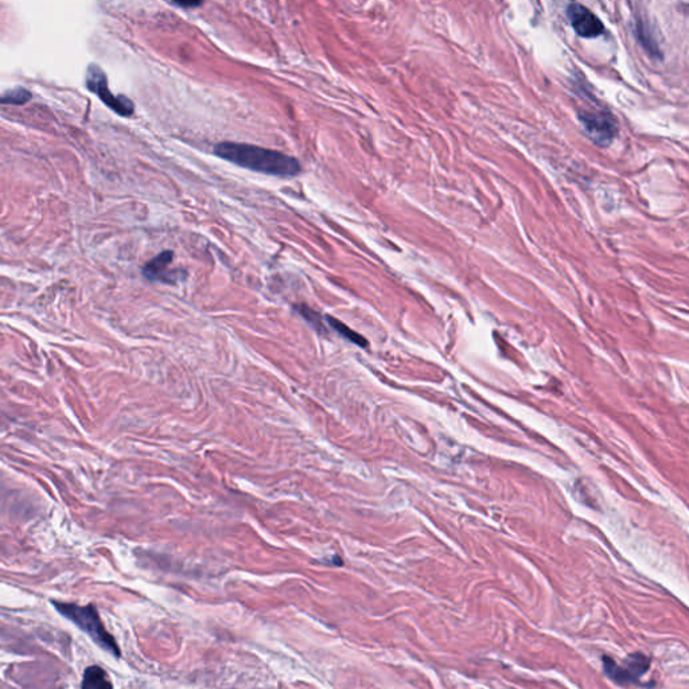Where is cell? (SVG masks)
<instances>
[{
    "instance_id": "6da1fadb",
    "label": "cell",
    "mask_w": 689,
    "mask_h": 689,
    "mask_svg": "<svg viewBox=\"0 0 689 689\" xmlns=\"http://www.w3.org/2000/svg\"><path fill=\"white\" fill-rule=\"evenodd\" d=\"M214 154L251 172L275 176H295L302 170L293 156L253 144L223 141L214 146Z\"/></svg>"
},
{
    "instance_id": "7a4b0ae2",
    "label": "cell",
    "mask_w": 689,
    "mask_h": 689,
    "mask_svg": "<svg viewBox=\"0 0 689 689\" xmlns=\"http://www.w3.org/2000/svg\"><path fill=\"white\" fill-rule=\"evenodd\" d=\"M52 603L62 617L73 622L80 630L86 633V636H89V638L105 652L111 653L113 657H120V649L118 642L104 627L103 620L100 618L99 611L96 610L95 606L92 604L78 606L73 603H62L58 601H52Z\"/></svg>"
},
{
    "instance_id": "3957f363",
    "label": "cell",
    "mask_w": 689,
    "mask_h": 689,
    "mask_svg": "<svg viewBox=\"0 0 689 689\" xmlns=\"http://www.w3.org/2000/svg\"><path fill=\"white\" fill-rule=\"evenodd\" d=\"M578 116L588 138L599 147L610 146L618 134L617 119L606 109H582Z\"/></svg>"
},
{
    "instance_id": "277c9868",
    "label": "cell",
    "mask_w": 689,
    "mask_h": 689,
    "mask_svg": "<svg viewBox=\"0 0 689 689\" xmlns=\"http://www.w3.org/2000/svg\"><path fill=\"white\" fill-rule=\"evenodd\" d=\"M602 662L606 674L620 685L637 683L650 668V658L641 652L629 655L620 665L608 655H603Z\"/></svg>"
},
{
    "instance_id": "5b68a950",
    "label": "cell",
    "mask_w": 689,
    "mask_h": 689,
    "mask_svg": "<svg viewBox=\"0 0 689 689\" xmlns=\"http://www.w3.org/2000/svg\"><path fill=\"white\" fill-rule=\"evenodd\" d=\"M86 86L90 92L99 96V99L113 112L123 118L134 115V103L125 96H115L108 88V80L103 70L97 65H90L86 71Z\"/></svg>"
},
{
    "instance_id": "8992f818",
    "label": "cell",
    "mask_w": 689,
    "mask_h": 689,
    "mask_svg": "<svg viewBox=\"0 0 689 689\" xmlns=\"http://www.w3.org/2000/svg\"><path fill=\"white\" fill-rule=\"evenodd\" d=\"M567 18L575 33L582 38H597L604 33V25L591 10L580 3L567 6Z\"/></svg>"
},
{
    "instance_id": "52a82bcc",
    "label": "cell",
    "mask_w": 689,
    "mask_h": 689,
    "mask_svg": "<svg viewBox=\"0 0 689 689\" xmlns=\"http://www.w3.org/2000/svg\"><path fill=\"white\" fill-rule=\"evenodd\" d=\"M172 251H163L143 267V275L151 281L174 284L179 280V271L172 270Z\"/></svg>"
},
{
    "instance_id": "ba28073f",
    "label": "cell",
    "mask_w": 689,
    "mask_h": 689,
    "mask_svg": "<svg viewBox=\"0 0 689 689\" xmlns=\"http://www.w3.org/2000/svg\"><path fill=\"white\" fill-rule=\"evenodd\" d=\"M83 689H113L109 676L99 665H92L86 668L81 683Z\"/></svg>"
},
{
    "instance_id": "9c48e42d",
    "label": "cell",
    "mask_w": 689,
    "mask_h": 689,
    "mask_svg": "<svg viewBox=\"0 0 689 689\" xmlns=\"http://www.w3.org/2000/svg\"><path fill=\"white\" fill-rule=\"evenodd\" d=\"M634 25H636V27H634V35L637 36L638 42L643 46V49L649 53L650 55L661 58V54L662 53L660 50L658 43L655 42V35L650 32L648 23H645V22L637 19V22H634Z\"/></svg>"
},
{
    "instance_id": "30bf717a",
    "label": "cell",
    "mask_w": 689,
    "mask_h": 689,
    "mask_svg": "<svg viewBox=\"0 0 689 689\" xmlns=\"http://www.w3.org/2000/svg\"><path fill=\"white\" fill-rule=\"evenodd\" d=\"M325 319H326V322L330 325V328L335 330L338 334H341L344 340H347V341H350L353 344H359V346H362V347H366L368 346V341L362 337L361 334H359L354 330L347 328L344 322H341V321H338V319H335L334 316H330V315H326Z\"/></svg>"
},
{
    "instance_id": "8fae6325",
    "label": "cell",
    "mask_w": 689,
    "mask_h": 689,
    "mask_svg": "<svg viewBox=\"0 0 689 689\" xmlns=\"http://www.w3.org/2000/svg\"><path fill=\"white\" fill-rule=\"evenodd\" d=\"M296 310L299 311V314L310 323L312 328H315L319 334H328L326 331V326L323 323V319L321 318V315L316 312V311L311 310L309 306H305V305H300V306H296Z\"/></svg>"
},
{
    "instance_id": "7c38bea8",
    "label": "cell",
    "mask_w": 689,
    "mask_h": 689,
    "mask_svg": "<svg viewBox=\"0 0 689 689\" xmlns=\"http://www.w3.org/2000/svg\"><path fill=\"white\" fill-rule=\"evenodd\" d=\"M30 99H32V93L29 90H26V89H15V90L8 92L7 95L1 96L0 97V103L20 105V104L27 103Z\"/></svg>"
},
{
    "instance_id": "4fadbf2b",
    "label": "cell",
    "mask_w": 689,
    "mask_h": 689,
    "mask_svg": "<svg viewBox=\"0 0 689 689\" xmlns=\"http://www.w3.org/2000/svg\"><path fill=\"white\" fill-rule=\"evenodd\" d=\"M172 6H178V7H185V8H191V7H198L201 6L202 3L201 1H172Z\"/></svg>"
}]
</instances>
